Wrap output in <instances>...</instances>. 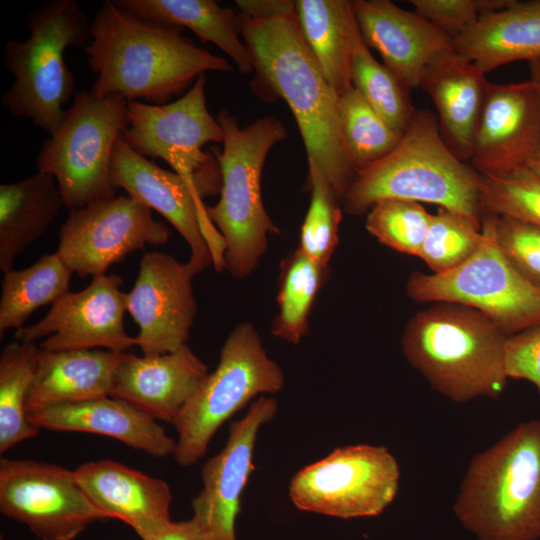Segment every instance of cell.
<instances>
[{"label":"cell","mask_w":540,"mask_h":540,"mask_svg":"<svg viewBox=\"0 0 540 540\" xmlns=\"http://www.w3.org/2000/svg\"><path fill=\"white\" fill-rule=\"evenodd\" d=\"M169 236L152 209L126 194L71 209L61 226L56 252L73 273L93 279L146 245L167 243Z\"/></svg>","instance_id":"obj_14"},{"label":"cell","mask_w":540,"mask_h":540,"mask_svg":"<svg viewBox=\"0 0 540 540\" xmlns=\"http://www.w3.org/2000/svg\"><path fill=\"white\" fill-rule=\"evenodd\" d=\"M147 540H213L206 529L194 518L169 522Z\"/></svg>","instance_id":"obj_43"},{"label":"cell","mask_w":540,"mask_h":540,"mask_svg":"<svg viewBox=\"0 0 540 540\" xmlns=\"http://www.w3.org/2000/svg\"><path fill=\"white\" fill-rule=\"evenodd\" d=\"M504 360L508 378L529 381L540 393V323L507 338Z\"/></svg>","instance_id":"obj_41"},{"label":"cell","mask_w":540,"mask_h":540,"mask_svg":"<svg viewBox=\"0 0 540 540\" xmlns=\"http://www.w3.org/2000/svg\"><path fill=\"white\" fill-rule=\"evenodd\" d=\"M242 16L264 20L296 13L295 1L290 0H237Z\"/></svg>","instance_id":"obj_42"},{"label":"cell","mask_w":540,"mask_h":540,"mask_svg":"<svg viewBox=\"0 0 540 540\" xmlns=\"http://www.w3.org/2000/svg\"><path fill=\"white\" fill-rule=\"evenodd\" d=\"M0 512L26 525L40 540H73L90 524L108 520L74 471L7 458L0 460Z\"/></svg>","instance_id":"obj_13"},{"label":"cell","mask_w":540,"mask_h":540,"mask_svg":"<svg viewBox=\"0 0 540 540\" xmlns=\"http://www.w3.org/2000/svg\"><path fill=\"white\" fill-rule=\"evenodd\" d=\"M277 409L273 397H259L243 418L230 425L224 448L202 468L203 487L192 501L193 517L213 540H236L235 522L242 492L254 469L256 438Z\"/></svg>","instance_id":"obj_18"},{"label":"cell","mask_w":540,"mask_h":540,"mask_svg":"<svg viewBox=\"0 0 540 540\" xmlns=\"http://www.w3.org/2000/svg\"><path fill=\"white\" fill-rule=\"evenodd\" d=\"M432 216L421 203L387 199L369 209L365 225L381 244L420 257Z\"/></svg>","instance_id":"obj_37"},{"label":"cell","mask_w":540,"mask_h":540,"mask_svg":"<svg viewBox=\"0 0 540 540\" xmlns=\"http://www.w3.org/2000/svg\"><path fill=\"white\" fill-rule=\"evenodd\" d=\"M28 420L39 430L108 436L159 458L174 455L177 446L157 420L111 396L34 411Z\"/></svg>","instance_id":"obj_24"},{"label":"cell","mask_w":540,"mask_h":540,"mask_svg":"<svg viewBox=\"0 0 540 540\" xmlns=\"http://www.w3.org/2000/svg\"><path fill=\"white\" fill-rule=\"evenodd\" d=\"M125 352L40 348L26 399L27 414L109 396Z\"/></svg>","instance_id":"obj_25"},{"label":"cell","mask_w":540,"mask_h":540,"mask_svg":"<svg viewBox=\"0 0 540 540\" xmlns=\"http://www.w3.org/2000/svg\"><path fill=\"white\" fill-rule=\"evenodd\" d=\"M306 186L311 199L301 226L298 248L317 264L328 267L339 241L341 199L321 171L310 164Z\"/></svg>","instance_id":"obj_35"},{"label":"cell","mask_w":540,"mask_h":540,"mask_svg":"<svg viewBox=\"0 0 540 540\" xmlns=\"http://www.w3.org/2000/svg\"><path fill=\"white\" fill-rule=\"evenodd\" d=\"M300 32L331 86L340 95L352 87V40L358 27L352 1L297 0Z\"/></svg>","instance_id":"obj_29"},{"label":"cell","mask_w":540,"mask_h":540,"mask_svg":"<svg viewBox=\"0 0 540 540\" xmlns=\"http://www.w3.org/2000/svg\"><path fill=\"white\" fill-rule=\"evenodd\" d=\"M216 118L224 131L223 148L215 154L222 187L219 201L206 209L224 241V269L243 279L257 268L268 236L279 233L264 207L261 179L267 155L288 134L274 117L260 118L243 128L228 110Z\"/></svg>","instance_id":"obj_6"},{"label":"cell","mask_w":540,"mask_h":540,"mask_svg":"<svg viewBox=\"0 0 540 540\" xmlns=\"http://www.w3.org/2000/svg\"><path fill=\"white\" fill-rule=\"evenodd\" d=\"M527 166L540 176V149L529 160Z\"/></svg>","instance_id":"obj_45"},{"label":"cell","mask_w":540,"mask_h":540,"mask_svg":"<svg viewBox=\"0 0 540 540\" xmlns=\"http://www.w3.org/2000/svg\"><path fill=\"white\" fill-rule=\"evenodd\" d=\"M198 270L170 254L145 253L126 311L139 328L135 343L144 356L176 351L187 344L197 313L192 279Z\"/></svg>","instance_id":"obj_16"},{"label":"cell","mask_w":540,"mask_h":540,"mask_svg":"<svg viewBox=\"0 0 540 540\" xmlns=\"http://www.w3.org/2000/svg\"><path fill=\"white\" fill-rule=\"evenodd\" d=\"M208 374V366L187 344L154 356L125 352L109 396L174 425Z\"/></svg>","instance_id":"obj_21"},{"label":"cell","mask_w":540,"mask_h":540,"mask_svg":"<svg viewBox=\"0 0 540 540\" xmlns=\"http://www.w3.org/2000/svg\"><path fill=\"white\" fill-rule=\"evenodd\" d=\"M477 540L540 539V421L518 424L469 463L453 504Z\"/></svg>","instance_id":"obj_5"},{"label":"cell","mask_w":540,"mask_h":540,"mask_svg":"<svg viewBox=\"0 0 540 540\" xmlns=\"http://www.w3.org/2000/svg\"><path fill=\"white\" fill-rule=\"evenodd\" d=\"M354 15L368 48L409 90L420 86L426 67L454 49L453 40L417 12L389 0H354Z\"/></svg>","instance_id":"obj_20"},{"label":"cell","mask_w":540,"mask_h":540,"mask_svg":"<svg viewBox=\"0 0 540 540\" xmlns=\"http://www.w3.org/2000/svg\"><path fill=\"white\" fill-rule=\"evenodd\" d=\"M26 25L29 37L10 39L2 51L14 80L1 103L51 135L63 119V105L75 95L76 79L64 52L90 41V23L77 0H50L27 13Z\"/></svg>","instance_id":"obj_7"},{"label":"cell","mask_w":540,"mask_h":540,"mask_svg":"<svg viewBox=\"0 0 540 540\" xmlns=\"http://www.w3.org/2000/svg\"><path fill=\"white\" fill-rule=\"evenodd\" d=\"M0 540H4V539H3L2 537H1V539H0Z\"/></svg>","instance_id":"obj_46"},{"label":"cell","mask_w":540,"mask_h":540,"mask_svg":"<svg viewBox=\"0 0 540 540\" xmlns=\"http://www.w3.org/2000/svg\"><path fill=\"white\" fill-rule=\"evenodd\" d=\"M396 458L385 446L350 445L299 470L289 496L302 511L341 519L380 515L395 499Z\"/></svg>","instance_id":"obj_12"},{"label":"cell","mask_w":540,"mask_h":540,"mask_svg":"<svg viewBox=\"0 0 540 540\" xmlns=\"http://www.w3.org/2000/svg\"><path fill=\"white\" fill-rule=\"evenodd\" d=\"M129 124L128 101L75 93L57 129L44 141L37 171L54 177L69 210L116 195L110 165L116 142Z\"/></svg>","instance_id":"obj_8"},{"label":"cell","mask_w":540,"mask_h":540,"mask_svg":"<svg viewBox=\"0 0 540 540\" xmlns=\"http://www.w3.org/2000/svg\"><path fill=\"white\" fill-rule=\"evenodd\" d=\"M241 16V34L260 79L289 106L308 164L318 168L342 200L356 171L338 116L339 94L307 46L296 13L256 20Z\"/></svg>","instance_id":"obj_2"},{"label":"cell","mask_w":540,"mask_h":540,"mask_svg":"<svg viewBox=\"0 0 540 540\" xmlns=\"http://www.w3.org/2000/svg\"><path fill=\"white\" fill-rule=\"evenodd\" d=\"M110 175L116 190L124 189L174 226L190 247L188 261L198 272L210 265L216 271L225 268L224 241L203 202L221 192L218 161L195 177H185L140 155L120 137L114 147Z\"/></svg>","instance_id":"obj_11"},{"label":"cell","mask_w":540,"mask_h":540,"mask_svg":"<svg viewBox=\"0 0 540 540\" xmlns=\"http://www.w3.org/2000/svg\"><path fill=\"white\" fill-rule=\"evenodd\" d=\"M513 0H410L414 11L430 21L452 40L471 28L489 12L508 6Z\"/></svg>","instance_id":"obj_39"},{"label":"cell","mask_w":540,"mask_h":540,"mask_svg":"<svg viewBox=\"0 0 540 540\" xmlns=\"http://www.w3.org/2000/svg\"><path fill=\"white\" fill-rule=\"evenodd\" d=\"M540 149L538 89L528 81L489 82L471 162L482 176L527 165Z\"/></svg>","instance_id":"obj_19"},{"label":"cell","mask_w":540,"mask_h":540,"mask_svg":"<svg viewBox=\"0 0 540 540\" xmlns=\"http://www.w3.org/2000/svg\"><path fill=\"white\" fill-rule=\"evenodd\" d=\"M182 29L129 12L106 0L90 23L85 46L97 76L91 91L127 101L169 103L208 71L229 72L223 57L197 46Z\"/></svg>","instance_id":"obj_1"},{"label":"cell","mask_w":540,"mask_h":540,"mask_svg":"<svg viewBox=\"0 0 540 540\" xmlns=\"http://www.w3.org/2000/svg\"><path fill=\"white\" fill-rule=\"evenodd\" d=\"M453 45L485 74L511 62L540 60V0H513L482 15Z\"/></svg>","instance_id":"obj_26"},{"label":"cell","mask_w":540,"mask_h":540,"mask_svg":"<svg viewBox=\"0 0 540 540\" xmlns=\"http://www.w3.org/2000/svg\"><path fill=\"white\" fill-rule=\"evenodd\" d=\"M73 271L55 252L41 256L31 266L4 273L0 299V337L20 329L40 307L53 304L70 292Z\"/></svg>","instance_id":"obj_30"},{"label":"cell","mask_w":540,"mask_h":540,"mask_svg":"<svg viewBox=\"0 0 540 540\" xmlns=\"http://www.w3.org/2000/svg\"><path fill=\"white\" fill-rule=\"evenodd\" d=\"M481 203L484 214L540 229V176L527 165L505 174L483 176Z\"/></svg>","instance_id":"obj_38"},{"label":"cell","mask_w":540,"mask_h":540,"mask_svg":"<svg viewBox=\"0 0 540 540\" xmlns=\"http://www.w3.org/2000/svg\"><path fill=\"white\" fill-rule=\"evenodd\" d=\"M496 236L510 263L540 292V229L496 215Z\"/></svg>","instance_id":"obj_40"},{"label":"cell","mask_w":540,"mask_h":540,"mask_svg":"<svg viewBox=\"0 0 540 540\" xmlns=\"http://www.w3.org/2000/svg\"><path fill=\"white\" fill-rule=\"evenodd\" d=\"M285 383L279 364L266 353L255 326L243 322L229 333L216 369L207 375L174 426V457L181 466L197 463L219 427L250 400L279 392Z\"/></svg>","instance_id":"obj_9"},{"label":"cell","mask_w":540,"mask_h":540,"mask_svg":"<svg viewBox=\"0 0 540 540\" xmlns=\"http://www.w3.org/2000/svg\"><path fill=\"white\" fill-rule=\"evenodd\" d=\"M123 279L103 275L78 292H68L51 305L37 323L15 332V340L40 343L45 351L105 349L126 352L135 346V337L124 327L125 293Z\"/></svg>","instance_id":"obj_17"},{"label":"cell","mask_w":540,"mask_h":540,"mask_svg":"<svg viewBox=\"0 0 540 540\" xmlns=\"http://www.w3.org/2000/svg\"><path fill=\"white\" fill-rule=\"evenodd\" d=\"M481 241L482 222L439 208L432 216L420 258L433 273H443L467 261Z\"/></svg>","instance_id":"obj_36"},{"label":"cell","mask_w":540,"mask_h":540,"mask_svg":"<svg viewBox=\"0 0 540 540\" xmlns=\"http://www.w3.org/2000/svg\"><path fill=\"white\" fill-rule=\"evenodd\" d=\"M206 84L202 74L179 99L163 105L128 101L129 124L121 137L140 155L162 159L185 177L199 175L217 161L204 145L224 140L207 107Z\"/></svg>","instance_id":"obj_15"},{"label":"cell","mask_w":540,"mask_h":540,"mask_svg":"<svg viewBox=\"0 0 540 540\" xmlns=\"http://www.w3.org/2000/svg\"><path fill=\"white\" fill-rule=\"evenodd\" d=\"M350 69L352 86L394 130L403 134L416 113L410 90L374 58L359 27L353 35Z\"/></svg>","instance_id":"obj_33"},{"label":"cell","mask_w":540,"mask_h":540,"mask_svg":"<svg viewBox=\"0 0 540 540\" xmlns=\"http://www.w3.org/2000/svg\"><path fill=\"white\" fill-rule=\"evenodd\" d=\"M338 116L343 142L356 172L386 156L403 135L394 130L353 86L339 95Z\"/></svg>","instance_id":"obj_34"},{"label":"cell","mask_w":540,"mask_h":540,"mask_svg":"<svg viewBox=\"0 0 540 540\" xmlns=\"http://www.w3.org/2000/svg\"><path fill=\"white\" fill-rule=\"evenodd\" d=\"M65 207L56 180L47 173L0 185V269H14L16 257L43 235Z\"/></svg>","instance_id":"obj_27"},{"label":"cell","mask_w":540,"mask_h":540,"mask_svg":"<svg viewBox=\"0 0 540 540\" xmlns=\"http://www.w3.org/2000/svg\"><path fill=\"white\" fill-rule=\"evenodd\" d=\"M119 7L152 21L193 31L215 44L239 72L253 71L251 55L241 40V16L213 0H114Z\"/></svg>","instance_id":"obj_28"},{"label":"cell","mask_w":540,"mask_h":540,"mask_svg":"<svg viewBox=\"0 0 540 540\" xmlns=\"http://www.w3.org/2000/svg\"><path fill=\"white\" fill-rule=\"evenodd\" d=\"M40 347L14 340L0 356V453L36 436L28 420L26 399Z\"/></svg>","instance_id":"obj_32"},{"label":"cell","mask_w":540,"mask_h":540,"mask_svg":"<svg viewBox=\"0 0 540 540\" xmlns=\"http://www.w3.org/2000/svg\"><path fill=\"white\" fill-rule=\"evenodd\" d=\"M530 67V79L536 84L538 89L539 107H540V60H536L529 63Z\"/></svg>","instance_id":"obj_44"},{"label":"cell","mask_w":540,"mask_h":540,"mask_svg":"<svg viewBox=\"0 0 540 540\" xmlns=\"http://www.w3.org/2000/svg\"><path fill=\"white\" fill-rule=\"evenodd\" d=\"M406 294L418 303L471 307L493 320L507 337L540 323V292L510 263L499 247L496 215L482 217V241L464 263L443 273H414Z\"/></svg>","instance_id":"obj_10"},{"label":"cell","mask_w":540,"mask_h":540,"mask_svg":"<svg viewBox=\"0 0 540 540\" xmlns=\"http://www.w3.org/2000/svg\"><path fill=\"white\" fill-rule=\"evenodd\" d=\"M485 73L455 49L425 69L422 88L436 107L441 134L455 155L470 160L489 81Z\"/></svg>","instance_id":"obj_23"},{"label":"cell","mask_w":540,"mask_h":540,"mask_svg":"<svg viewBox=\"0 0 540 540\" xmlns=\"http://www.w3.org/2000/svg\"><path fill=\"white\" fill-rule=\"evenodd\" d=\"M323 267L299 248L281 262L277 295L278 313L272 323V334L291 344H298L309 330L314 301L327 277Z\"/></svg>","instance_id":"obj_31"},{"label":"cell","mask_w":540,"mask_h":540,"mask_svg":"<svg viewBox=\"0 0 540 540\" xmlns=\"http://www.w3.org/2000/svg\"><path fill=\"white\" fill-rule=\"evenodd\" d=\"M507 338L480 311L437 303L409 319L401 345L406 360L433 389L464 403L477 397L496 399L504 392Z\"/></svg>","instance_id":"obj_4"},{"label":"cell","mask_w":540,"mask_h":540,"mask_svg":"<svg viewBox=\"0 0 540 540\" xmlns=\"http://www.w3.org/2000/svg\"><path fill=\"white\" fill-rule=\"evenodd\" d=\"M92 503L107 517L130 526L142 539L171 522L172 493L162 479L109 459L86 462L74 470Z\"/></svg>","instance_id":"obj_22"},{"label":"cell","mask_w":540,"mask_h":540,"mask_svg":"<svg viewBox=\"0 0 540 540\" xmlns=\"http://www.w3.org/2000/svg\"><path fill=\"white\" fill-rule=\"evenodd\" d=\"M483 176L445 142L437 116L416 110L397 146L357 171L342 201L362 215L379 201L398 199L438 205L482 222Z\"/></svg>","instance_id":"obj_3"}]
</instances>
